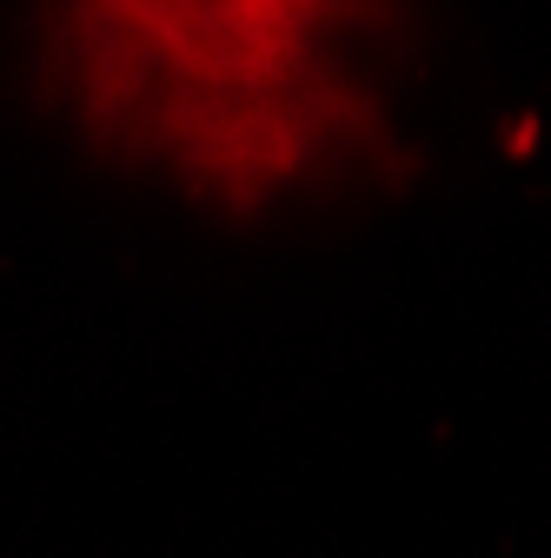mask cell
<instances>
[{
	"label": "cell",
	"mask_w": 551,
	"mask_h": 558,
	"mask_svg": "<svg viewBox=\"0 0 551 558\" xmlns=\"http://www.w3.org/2000/svg\"><path fill=\"white\" fill-rule=\"evenodd\" d=\"M332 21L299 0L66 8L53 66L100 147L246 206L339 140H379L372 100L332 53Z\"/></svg>",
	"instance_id": "obj_1"
}]
</instances>
